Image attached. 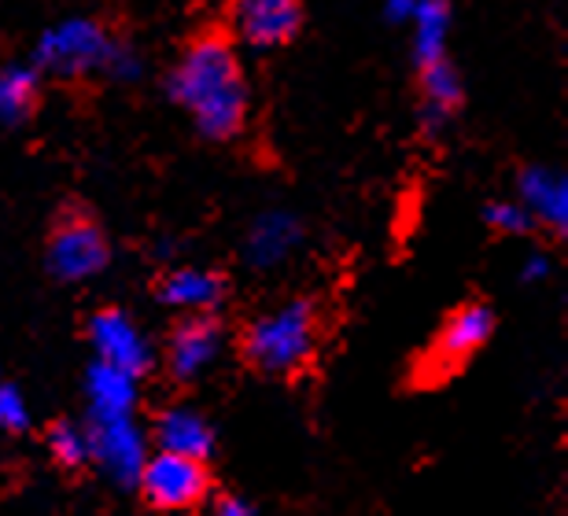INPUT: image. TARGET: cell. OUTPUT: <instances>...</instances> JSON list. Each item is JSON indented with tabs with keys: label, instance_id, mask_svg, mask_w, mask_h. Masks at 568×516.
<instances>
[{
	"label": "cell",
	"instance_id": "9c48e42d",
	"mask_svg": "<svg viewBox=\"0 0 568 516\" xmlns=\"http://www.w3.org/2000/svg\"><path fill=\"white\" fill-rule=\"evenodd\" d=\"M491 332H495L491 310L480 303L462 306L458 314H450V321L443 325L436 351H432V365H436V370H454V365H462L465 358H473V354L491 340Z\"/></svg>",
	"mask_w": 568,
	"mask_h": 516
},
{
	"label": "cell",
	"instance_id": "4fadbf2b",
	"mask_svg": "<svg viewBox=\"0 0 568 516\" xmlns=\"http://www.w3.org/2000/svg\"><path fill=\"white\" fill-rule=\"evenodd\" d=\"M155 443H159V451L207 462L211 451H214V432L196 409L174 406L155 421Z\"/></svg>",
	"mask_w": 568,
	"mask_h": 516
},
{
	"label": "cell",
	"instance_id": "30bf717a",
	"mask_svg": "<svg viewBox=\"0 0 568 516\" xmlns=\"http://www.w3.org/2000/svg\"><path fill=\"white\" fill-rule=\"evenodd\" d=\"M222 351V328L211 317H189L185 325H178V332L170 336V373L178 381H196L214 365Z\"/></svg>",
	"mask_w": 568,
	"mask_h": 516
},
{
	"label": "cell",
	"instance_id": "7c38bea8",
	"mask_svg": "<svg viewBox=\"0 0 568 516\" xmlns=\"http://www.w3.org/2000/svg\"><path fill=\"white\" fill-rule=\"evenodd\" d=\"M520 203L531 214V222L550 225L554 233H565L568 225V178L554 166H528L520 174Z\"/></svg>",
	"mask_w": 568,
	"mask_h": 516
},
{
	"label": "cell",
	"instance_id": "ac0fdd59",
	"mask_svg": "<svg viewBox=\"0 0 568 516\" xmlns=\"http://www.w3.org/2000/svg\"><path fill=\"white\" fill-rule=\"evenodd\" d=\"M33 103H38V67H4L0 71V122H27Z\"/></svg>",
	"mask_w": 568,
	"mask_h": 516
},
{
	"label": "cell",
	"instance_id": "7a4b0ae2",
	"mask_svg": "<svg viewBox=\"0 0 568 516\" xmlns=\"http://www.w3.org/2000/svg\"><path fill=\"white\" fill-rule=\"evenodd\" d=\"M317 343V310L306 300H292L266 317H258L244 332V358L263 373L288 376L300 373L314 358Z\"/></svg>",
	"mask_w": 568,
	"mask_h": 516
},
{
	"label": "cell",
	"instance_id": "5bb4252c",
	"mask_svg": "<svg viewBox=\"0 0 568 516\" xmlns=\"http://www.w3.org/2000/svg\"><path fill=\"white\" fill-rule=\"evenodd\" d=\"M159 300L174 310H189V314H207V310H214L225 300V281L211 270L185 266V270H174L170 277H163V284H159Z\"/></svg>",
	"mask_w": 568,
	"mask_h": 516
},
{
	"label": "cell",
	"instance_id": "44dd1931",
	"mask_svg": "<svg viewBox=\"0 0 568 516\" xmlns=\"http://www.w3.org/2000/svg\"><path fill=\"white\" fill-rule=\"evenodd\" d=\"M484 217H487V225L498 229V233H528V229L536 225L531 214L525 211V203H509V200L491 203L484 211Z\"/></svg>",
	"mask_w": 568,
	"mask_h": 516
},
{
	"label": "cell",
	"instance_id": "8992f818",
	"mask_svg": "<svg viewBox=\"0 0 568 516\" xmlns=\"http://www.w3.org/2000/svg\"><path fill=\"white\" fill-rule=\"evenodd\" d=\"M108 259H111L108 236L100 233V225H93L82 214L63 217L60 229H55L49 240V270L60 281L97 277V273L108 266Z\"/></svg>",
	"mask_w": 568,
	"mask_h": 516
},
{
	"label": "cell",
	"instance_id": "9a60e30c",
	"mask_svg": "<svg viewBox=\"0 0 568 516\" xmlns=\"http://www.w3.org/2000/svg\"><path fill=\"white\" fill-rule=\"evenodd\" d=\"M85 395L89 413H133L138 409V376L97 358L89 365Z\"/></svg>",
	"mask_w": 568,
	"mask_h": 516
},
{
	"label": "cell",
	"instance_id": "2e32d148",
	"mask_svg": "<svg viewBox=\"0 0 568 516\" xmlns=\"http://www.w3.org/2000/svg\"><path fill=\"white\" fill-rule=\"evenodd\" d=\"M422 97H425V130L428 133H436L439 125L462 108L465 89H462V78L450 67L447 55L422 67Z\"/></svg>",
	"mask_w": 568,
	"mask_h": 516
},
{
	"label": "cell",
	"instance_id": "3957f363",
	"mask_svg": "<svg viewBox=\"0 0 568 516\" xmlns=\"http://www.w3.org/2000/svg\"><path fill=\"white\" fill-rule=\"evenodd\" d=\"M122 44L93 19H63L41 33L33 49V67L60 78H82L104 71L111 74Z\"/></svg>",
	"mask_w": 568,
	"mask_h": 516
},
{
	"label": "cell",
	"instance_id": "6da1fadb",
	"mask_svg": "<svg viewBox=\"0 0 568 516\" xmlns=\"http://www.w3.org/2000/svg\"><path fill=\"white\" fill-rule=\"evenodd\" d=\"M166 93L211 141H230L247 119V82L233 44L222 33H203L185 44L166 78Z\"/></svg>",
	"mask_w": 568,
	"mask_h": 516
},
{
	"label": "cell",
	"instance_id": "277c9868",
	"mask_svg": "<svg viewBox=\"0 0 568 516\" xmlns=\"http://www.w3.org/2000/svg\"><path fill=\"white\" fill-rule=\"evenodd\" d=\"M138 484L152 509L185 513V509H196L200 502L207 498L211 476H207V465L196 462V457L159 451L144 457Z\"/></svg>",
	"mask_w": 568,
	"mask_h": 516
},
{
	"label": "cell",
	"instance_id": "ba28073f",
	"mask_svg": "<svg viewBox=\"0 0 568 516\" xmlns=\"http://www.w3.org/2000/svg\"><path fill=\"white\" fill-rule=\"evenodd\" d=\"M303 27L300 0H236V33L252 49H277Z\"/></svg>",
	"mask_w": 568,
	"mask_h": 516
},
{
	"label": "cell",
	"instance_id": "cb8c5ba5",
	"mask_svg": "<svg viewBox=\"0 0 568 516\" xmlns=\"http://www.w3.org/2000/svg\"><path fill=\"white\" fill-rule=\"evenodd\" d=\"M414 4H417V0H384V16H388L392 22H406V19H410Z\"/></svg>",
	"mask_w": 568,
	"mask_h": 516
},
{
	"label": "cell",
	"instance_id": "ffe728a7",
	"mask_svg": "<svg viewBox=\"0 0 568 516\" xmlns=\"http://www.w3.org/2000/svg\"><path fill=\"white\" fill-rule=\"evenodd\" d=\"M0 428L4 432H27L30 428L27 395H22L11 381H0Z\"/></svg>",
	"mask_w": 568,
	"mask_h": 516
},
{
	"label": "cell",
	"instance_id": "e0dca14e",
	"mask_svg": "<svg viewBox=\"0 0 568 516\" xmlns=\"http://www.w3.org/2000/svg\"><path fill=\"white\" fill-rule=\"evenodd\" d=\"M406 22L414 27V60H417V67L436 63V60L447 55V38H450L447 0H417Z\"/></svg>",
	"mask_w": 568,
	"mask_h": 516
},
{
	"label": "cell",
	"instance_id": "8fae6325",
	"mask_svg": "<svg viewBox=\"0 0 568 516\" xmlns=\"http://www.w3.org/2000/svg\"><path fill=\"white\" fill-rule=\"evenodd\" d=\"M300 240H303L300 217L288 211H266L247 229L244 259H247V266H255V270H277L281 262L300 247Z\"/></svg>",
	"mask_w": 568,
	"mask_h": 516
},
{
	"label": "cell",
	"instance_id": "52a82bcc",
	"mask_svg": "<svg viewBox=\"0 0 568 516\" xmlns=\"http://www.w3.org/2000/svg\"><path fill=\"white\" fill-rule=\"evenodd\" d=\"M89 343H93L97 358L108 365H119L133 376H144L152 370V347H148L144 332L138 321L122 310H100L89 321Z\"/></svg>",
	"mask_w": 568,
	"mask_h": 516
},
{
	"label": "cell",
	"instance_id": "603a6c76",
	"mask_svg": "<svg viewBox=\"0 0 568 516\" xmlns=\"http://www.w3.org/2000/svg\"><path fill=\"white\" fill-rule=\"evenodd\" d=\"M214 516H252V506L241 498H233V495H225L214 502Z\"/></svg>",
	"mask_w": 568,
	"mask_h": 516
},
{
	"label": "cell",
	"instance_id": "7402d4cb",
	"mask_svg": "<svg viewBox=\"0 0 568 516\" xmlns=\"http://www.w3.org/2000/svg\"><path fill=\"white\" fill-rule=\"evenodd\" d=\"M520 277H525L528 284H536V281H542V277H550V259L547 255H528L525 259V266H520Z\"/></svg>",
	"mask_w": 568,
	"mask_h": 516
},
{
	"label": "cell",
	"instance_id": "5b68a950",
	"mask_svg": "<svg viewBox=\"0 0 568 516\" xmlns=\"http://www.w3.org/2000/svg\"><path fill=\"white\" fill-rule=\"evenodd\" d=\"M89 462L104 468L119 487H133L148 457V439L133 413H89Z\"/></svg>",
	"mask_w": 568,
	"mask_h": 516
},
{
	"label": "cell",
	"instance_id": "d6986e66",
	"mask_svg": "<svg viewBox=\"0 0 568 516\" xmlns=\"http://www.w3.org/2000/svg\"><path fill=\"white\" fill-rule=\"evenodd\" d=\"M49 446H52L55 462L67 465V468H78V465L89 462V432H85V424L60 421L49 432Z\"/></svg>",
	"mask_w": 568,
	"mask_h": 516
}]
</instances>
